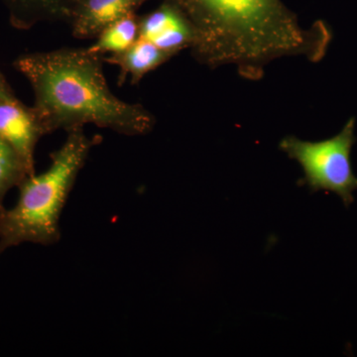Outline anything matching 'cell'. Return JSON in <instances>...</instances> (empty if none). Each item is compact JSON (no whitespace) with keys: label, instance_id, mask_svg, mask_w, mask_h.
I'll use <instances>...</instances> for the list:
<instances>
[{"label":"cell","instance_id":"cell-1","mask_svg":"<svg viewBox=\"0 0 357 357\" xmlns=\"http://www.w3.org/2000/svg\"><path fill=\"white\" fill-rule=\"evenodd\" d=\"M169 1L194 28L197 60L211 68L234 66L245 79H259L277 59L302 56L318 62L330 44L323 22L305 29L282 0Z\"/></svg>","mask_w":357,"mask_h":357},{"label":"cell","instance_id":"cell-2","mask_svg":"<svg viewBox=\"0 0 357 357\" xmlns=\"http://www.w3.org/2000/svg\"><path fill=\"white\" fill-rule=\"evenodd\" d=\"M102 58L86 49H59L25 54L14 68L34 91V109L47 134L95 124L123 135H143L153 128V115L141 105L112 93Z\"/></svg>","mask_w":357,"mask_h":357},{"label":"cell","instance_id":"cell-3","mask_svg":"<svg viewBox=\"0 0 357 357\" xmlns=\"http://www.w3.org/2000/svg\"><path fill=\"white\" fill-rule=\"evenodd\" d=\"M100 140V136L89 137L84 128L68 131L62 146L51 154L48 169L21 183L17 203L0 215V255L25 243H58L61 215L70 192L91 148Z\"/></svg>","mask_w":357,"mask_h":357},{"label":"cell","instance_id":"cell-4","mask_svg":"<svg viewBox=\"0 0 357 357\" xmlns=\"http://www.w3.org/2000/svg\"><path fill=\"white\" fill-rule=\"evenodd\" d=\"M356 142V119L351 117L342 130L328 139L312 142L287 136L279 143V148L299 163L304 172L301 184L307 185L312 194L335 192L345 208H349L357 190V177L351 163V150Z\"/></svg>","mask_w":357,"mask_h":357},{"label":"cell","instance_id":"cell-5","mask_svg":"<svg viewBox=\"0 0 357 357\" xmlns=\"http://www.w3.org/2000/svg\"><path fill=\"white\" fill-rule=\"evenodd\" d=\"M46 134L34 107H27L15 96L0 98V137L20 155L30 176L35 174V148Z\"/></svg>","mask_w":357,"mask_h":357},{"label":"cell","instance_id":"cell-6","mask_svg":"<svg viewBox=\"0 0 357 357\" xmlns=\"http://www.w3.org/2000/svg\"><path fill=\"white\" fill-rule=\"evenodd\" d=\"M139 38L151 42L174 57L178 52L192 48L195 31L182 10L164 0L158 8L139 17Z\"/></svg>","mask_w":357,"mask_h":357},{"label":"cell","instance_id":"cell-7","mask_svg":"<svg viewBox=\"0 0 357 357\" xmlns=\"http://www.w3.org/2000/svg\"><path fill=\"white\" fill-rule=\"evenodd\" d=\"M149 0H75L70 20L77 38H96L105 28L136 10Z\"/></svg>","mask_w":357,"mask_h":357},{"label":"cell","instance_id":"cell-8","mask_svg":"<svg viewBox=\"0 0 357 357\" xmlns=\"http://www.w3.org/2000/svg\"><path fill=\"white\" fill-rule=\"evenodd\" d=\"M171 58H173L172 55L161 50L151 42L139 38L128 50L102 58V60L119 67V84H123L129 76L131 84H135L139 83L148 73L157 69Z\"/></svg>","mask_w":357,"mask_h":357},{"label":"cell","instance_id":"cell-9","mask_svg":"<svg viewBox=\"0 0 357 357\" xmlns=\"http://www.w3.org/2000/svg\"><path fill=\"white\" fill-rule=\"evenodd\" d=\"M75 0H6L11 23L29 29L43 21H69Z\"/></svg>","mask_w":357,"mask_h":357},{"label":"cell","instance_id":"cell-10","mask_svg":"<svg viewBox=\"0 0 357 357\" xmlns=\"http://www.w3.org/2000/svg\"><path fill=\"white\" fill-rule=\"evenodd\" d=\"M138 39L139 17L131 13L105 28L86 51L100 58L107 54L114 55L128 50Z\"/></svg>","mask_w":357,"mask_h":357},{"label":"cell","instance_id":"cell-11","mask_svg":"<svg viewBox=\"0 0 357 357\" xmlns=\"http://www.w3.org/2000/svg\"><path fill=\"white\" fill-rule=\"evenodd\" d=\"M29 176L20 155L0 137V215L6 210L3 201L7 192L14 187H20Z\"/></svg>","mask_w":357,"mask_h":357},{"label":"cell","instance_id":"cell-12","mask_svg":"<svg viewBox=\"0 0 357 357\" xmlns=\"http://www.w3.org/2000/svg\"><path fill=\"white\" fill-rule=\"evenodd\" d=\"M14 96H14L13 89L9 86L6 77H3L1 70H0V98H11Z\"/></svg>","mask_w":357,"mask_h":357}]
</instances>
